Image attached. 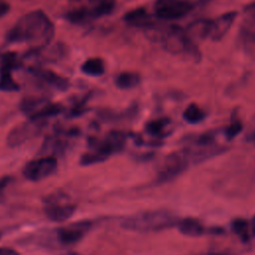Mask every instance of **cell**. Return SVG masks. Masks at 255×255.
I'll return each mask as SVG.
<instances>
[{"label":"cell","mask_w":255,"mask_h":255,"mask_svg":"<svg viewBox=\"0 0 255 255\" xmlns=\"http://www.w3.org/2000/svg\"><path fill=\"white\" fill-rule=\"evenodd\" d=\"M16 66L15 56L13 54H6L2 60V66L0 69V90L6 92H12L19 90L18 84L13 80L11 76L12 69Z\"/></svg>","instance_id":"obj_12"},{"label":"cell","mask_w":255,"mask_h":255,"mask_svg":"<svg viewBox=\"0 0 255 255\" xmlns=\"http://www.w3.org/2000/svg\"><path fill=\"white\" fill-rule=\"evenodd\" d=\"M240 129H241V125H240V123L236 122V123H233V124L229 127L227 133H228V135H229L230 137H232V136H234L235 134H237Z\"/></svg>","instance_id":"obj_24"},{"label":"cell","mask_w":255,"mask_h":255,"mask_svg":"<svg viewBox=\"0 0 255 255\" xmlns=\"http://www.w3.org/2000/svg\"><path fill=\"white\" fill-rule=\"evenodd\" d=\"M205 255H226V254H222V253H209V254H205Z\"/></svg>","instance_id":"obj_30"},{"label":"cell","mask_w":255,"mask_h":255,"mask_svg":"<svg viewBox=\"0 0 255 255\" xmlns=\"http://www.w3.org/2000/svg\"><path fill=\"white\" fill-rule=\"evenodd\" d=\"M33 73L35 76H37L39 79L42 81L46 82L47 84L55 87L58 90L65 91L69 87V82L67 79L59 76L58 74L54 73L53 71L42 69V68H37L33 70Z\"/></svg>","instance_id":"obj_13"},{"label":"cell","mask_w":255,"mask_h":255,"mask_svg":"<svg viewBox=\"0 0 255 255\" xmlns=\"http://www.w3.org/2000/svg\"><path fill=\"white\" fill-rule=\"evenodd\" d=\"M194 4L191 0H155V17L163 20H177L192 11Z\"/></svg>","instance_id":"obj_5"},{"label":"cell","mask_w":255,"mask_h":255,"mask_svg":"<svg viewBox=\"0 0 255 255\" xmlns=\"http://www.w3.org/2000/svg\"><path fill=\"white\" fill-rule=\"evenodd\" d=\"M140 77L134 72H124L116 79V84L121 89H130L138 85Z\"/></svg>","instance_id":"obj_19"},{"label":"cell","mask_w":255,"mask_h":255,"mask_svg":"<svg viewBox=\"0 0 255 255\" xmlns=\"http://www.w3.org/2000/svg\"><path fill=\"white\" fill-rule=\"evenodd\" d=\"M231 228L236 234L243 237L248 233V223L244 219H235L231 224Z\"/></svg>","instance_id":"obj_23"},{"label":"cell","mask_w":255,"mask_h":255,"mask_svg":"<svg viewBox=\"0 0 255 255\" xmlns=\"http://www.w3.org/2000/svg\"><path fill=\"white\" fill-rule=\"evenodd\" d=\"M246 18L242 24V34L252 42H255V3L250 4L245 9Z\"/></svg>","instance_id":"obj_15"},{"label":"cell","mask_w":255,"mask_h":255,"mask_svg":"<svg viewBox=\"0 0 255 255\" xmlns=\"http://www.w3.org/2000/svg\"><path fill=\"white\" fill-rule=\"evenodd\" d=\"M183 118L188 123L195 124L200 122L203 119V112L200 110V108L197 105L191 104L185 109L183 113Z\"/></svg>","instance_id":"obj_20"},{"label":"cell","mask_w":255,"mask_h":255,"mask_svg":"<svg viewBox=\"0 0 255 255\" xmlns=\"http://www.w3.org/2000/svg\"><path fill=\"white\" fill-rule=\"evenodd\" d=\"M91 225L90 221L84 220L62 227L57 231L58 240L62 244H74L83 238L85 233L91 228Z\"/></svg>","instance_id":"obj_10"},{"label":"cell","mask_w":255,"mask_h":255,"mask_svg":"<svg viewBox=\"0 0 255 255\" xmlns=\"http://www.w3.org/2000/svg\"><path fill=\"white\" fill-rule=\"evenodd\" d=\"M126 142V136L122 131L113 130L93 150L83 154L81 163L93 164L106 160L113 153L121 150Z\"/></svg>","instance_id":"obj_4"},{"label":"cell","mask_w":255,"mask_h":255,"mask_svg":"<svg viewBox=\"0 0 255 255\" xmlns=\"http://www.w3.org/2000/svg\"><path fill=\"white\" fill-rule=\"evenodd\" d=\"M250 228H251V232L255 235V216L252 218V221H251V225H250Z\"/></svg>","instance_id":"obj_28"},{"label":"cell","mask_w":255,"mask_h":255,"mask_svg":"<svg viewBox=\"0 0 255 255\" xmlns=\"http://www.w3.org/2000/svg\"><path fill=\"white\" fill-rule=\"evenodd\" d=\"M54 25L41 10L23 15L8 31L9 43H28L38 47L46 46L54 37Z\"/></svg>","instance_id":"obj_1"},{"label":"cell","mask_w":255,"mask_h":255,"mask_svg":"<svg viewBox=\"0 0 255 255\" xmlns=\"http://www.w3.org/2000/svg\"><path fill=\"white\" fill-rule=\"evenodd\" d=\"M75 209V205L71 203L62 202L59 199L50 196L45 203L44 212L50 220L62 222L70 218L73 215Z\"/></svg>","instance_id":"obj_8"},{"label":"cell","mask_w":255,"mask_h":255,"mask_svg":"<svg viewBox=\"0 0 255 255\" xmlns=\"http://www.w3.org/2000/svg\"><path fill=\"white\" fill-rule=\"evenodd\" d=\"M45 126L44 120H31L14 128L7 136V142L11 146L19 145L38 134Z\"/></svg>","instance_id":"obj_7"},{"label":"cell","mask_w":255,"mask_h":255,"mask_svg":"<svg viewBox=\"0 0 255 255\" xmlns=\"http://www.w3.org/2000/svg\"><path fill=\"white\" fill-rule=\"evenodd\" d=\"M178 230L187 236H199L203 233V226L194 218H184L177 222Z\"/></svg>","instance_id":"obj_16"},{"label":"cell","mask_w":255,"mask_h":255,"mask_svg":"<svg viewBox=\"0 0 255 255\" xmlns=\"http://www.w3.org/2000/svg\"><path fill=\"white\" fill-rule=\"evenodd\" d=\"M83 73L93 77L102 76L105 73V65L100 58H91L85 61L81 67Z\"/></svg>","instance_id":"obj_17"},{"label":"cell","mask_w":255,"mask_h":255,"mask_svg":"<svg viewBox=\"0 0 255 255\" xmlns=\"http://www.w3.org/2000/svg\"><path fill=\"white\" fill-rule=\"evenodd\" d=\"M176 224V218L164 210L145 211L124 219L122 226L125 229L136 232H153L169 228Z\"/></svg>","instance_id":"obj_3"},{"label":"cell","mask_w":255,"mask_h":255,"mask_svg":"<svg viewBox=\"0 0 255 255\" xmlns=\"http://www.w3.org/2000/svg\"><path fill=\"white\" fill-rule=\"evenodd\" d=\"M89 16H92V12H89L87 9L82 8L68 13L67 19L73 23H81L84 20H86Z\"/></svg>","instance_id":"obj_22"},{"label":"cell","mask_w":255,"mask_h":255,"mask_svg":"<svg viewBox=\"0 0 255 255\" xmlns=\"http://www.w3.org/2000/svg\"><path fill=\"white\" fill-rule=\"evenodd\" d=\"M57 168V159L54 156H43L29 161L23 169L26 178L38 181L50 176Z\"/></svg>","instance_id":"obj_6"},{"label":"cell","mask_w":255,"mask_h":255,"mask_svg":"<svg viewBox=\"0 0 255 255\" xmlns=\"http://www.w3.org/2000/svg\"><path fill=\"white\" fill-rule=\"evenodd\" d=\"M124 19L126 22L131 25L142 27L144 29H148L154 25V23L150 19V16L143 8H137V9L128 11L124 16Z\"/></svg>","instance_id":"obj_14"},{"label":"cell","mask_w":255,"mask_h":255,"mask_svg":"<svg viewBox=\"0 0 255 255\" xmlns=\"http://www.w3.org/2000/svg\"><path fill=\"white\" fill-rule=\"evenodd\" d=\"M254 141H255V135H254Z\"/></svg>","instance_id":"obj_31"},{"label":"cell","mask_w":255,"mask_h":255,"mask_svg":"<svg viewBox=\"0 0 255 255\" xmlns=\"http://www.w3.org/2000/svg\"><path fill=\"white\" fill-rule=\"evenodd\" d=\"M146 30L154 31V33H156V39L170 54L183 57L193 62H198L200 60L201 54L195 43L188 37L185 30L181 27L171 25L165 29H157L153 25Z\"/></svg>","instance_id":"obj_2"},{"label":"cell","mask_w":255,"mask_h":255,"mask_svg":"<svg viewBox=\"0 0 255 255\" xmlns=\"http://www.w3.org/2000/svg\"><path fill=\"white\" fill-rule=\"evenodd\" d=\"M0 255H20L16 250L7 248V247H0Z\"/></svg>","instance_id":"obj_25"},{"label":"cell","mask_w":255,"mask_h":255,"mask_svg":"<svg viewBox=\"0 0 255 255\" xmlns=\"http://www.w3.org/2000/svg\"><path fill=\"white\" fill-rule=\"evenodd\" d=\"M115 7V0H104L101 3L97 4L92 11V16L99 17L110 14Z\"/></svg>","instance_id":"obj_21"},{"label":"cell","mask_w":255,"mask_h":255,"mask_svg":"<svg viewBox=\"0 0 255 255\" xmlns=\"http://www.w3.org/2000/svg\"><path fill=\"white\" fill-rule=\"evenodd\" d=\"M102 1H104V0H90L91 3H94V4H96V5L99 4V3H101Z\"/></svg>","instance_id":"obj_29"},{"label":"cell","mask_w":255,"mask_h":255,"mask_svg":"<svg viewBox=\"0 0 255 255\" xmlns=\"http://www.w3.org/2000/svg\"><path fill=\"white\" fill-rule=\"evenodd\" d=\"M9 11V4L3 0H0V18L3 17Z\"/></svg>","instance_id":"obj_26"},{"label":"cell","mask_w":255,"mask_h":255,"mask_svg":"<svg viewBox=\"0 0 255 255\" xmlns=\"http://www.w3.org/2000/svg\"><path fill=\"white\" fill-rule=\"evenodd\" d=\"M10 181V177H3V178H0V195L2 194L3 190L5 189V187L7 186V184L9 183Z\"/></svg>","instance_id":"obj_27"},{"label":"cell","mask_w":255,"mask_h":255,"mask_svg":"<svg viewBox=\"0 0 255 255\" xmlns=\"http://www.w3.org/2000/svg\"><path fill=\"white\" fill-rule=\"evenodd\" d=\"M187 165V159L185 153H173L170 154L166 160L162 168L158 173V180L161 182H165L177 176L181 171L185 169Z\"/></svg>","instance_id":"obj_9"},{"label":"cell","mask_w":255,"mask_h":255,"mask_svg":"<svg viewBox=\"0 0 255 255\" xmlns=\"http://www.w3.org/2000/svg\"><path fill=\"white\" fill-rule=\"evenodd\" d=\"M236 16L237 13L231 11L218 16L216 19H210L208 38L212 41L221 40L230 30Z\"/></svg>","instance_id":"obj_11"},{"label":"cell","mask_w":255,"mask_h":255,"mask_svg":"<svg viewBox=\"0 0 255 255\" xmlns=\"http://www.w3.org/2000/svg\"><path fill=\"white\" fill-rule=\"evenodd\" d=\"M46 104H47L46 100H44L42 98L27 97L21 101L20 109L23 113H25L31 117L32 115L37 113Z\"/></svg>","instance_id":"obj_18"}]
</instances>
